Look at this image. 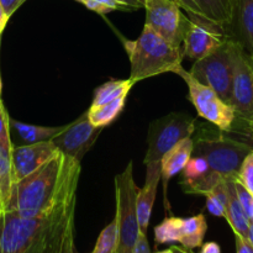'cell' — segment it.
<instances>
[{
	"label": "cell",
	"mask_w": 253,
	"mask_h": 253,
	"mask_svg": "<svg viewBox=\"0 0 253 253\" xmlns=\"http://www.w3.org/2000/svg\"><path fill=\"white\" fill-rule=\"evenodd\" d=\"M77 193L36 217L0 214V253H77L74 217Z\"/></svg>",
	"instance_id": "obj_1"
},
{
	"label": "cell",
	"mask_w": 253,
	"mask_h": 253,
	"mask_svg": "<svg viewBox=\"0 0 253 253\" xmlns=\"http://www.w3.org/2000/svg\"><path fill=\"white\" fill-rule=\"evenodd\" d=\"M81 162L58 152L27 177L12 184L5 211L22 217H36L78 190Z\"/></svg>",
	"instance_id": "obj_2"
},
{
	"label": "cell",
	"mask_w": 253,
	"mask_h": 253,
	"mask_svg": "<svg viewBox=\"0 0 253 253\" xmlns=\"http://www.w3.org/2000/svg\"><path fill=\"white\" fill-rule=\"evenodd\" d=\"M124 44L130 59V79L135 84L168 72L175 73L182 67L183 48L172 46L147 26L137 39Z\"/></svg>",
	"instance_id": "obj_3"
},
{
	"label": "cell",
	"mask_w": 253,
	"mask_h": 253,
	"mask_svg": "<svg viewBox=\"0 0 253 253\" xmlns=\"http://www.w3.org/2000/svg\"><path fill=\"white\" fill-rule=\"evenodd\" d=\"M253 150L247 143L217 135L194 141L193 156L207 161L210 172L220 179H235L245 157Z\"/></svg>",
	"instance_id": "obj_4"
},
{
	"label": "cell",
	"mask_w": 253,
	"mask_h": 253,
	"mask_svg": "<svg viewBox=\"0 0 253 253\" xmlns=\"http://www.w3.org/2000/svg\"><path fill=\"white\" fill-rule=\"evenodd\" d=\"M237 43L227 37L214 52L194 62L189 73L199 83L209 86L225 103L231 100L232 76Z\"/></svg>",
	"instance_id": "obj_5"
},
{
	"label": "cell",
	"mask_w": 253,
	"mask_h": 253,
	"mask_svg": "<svg viewBox=\"0 0 253 253\" xmlns=\"http://www.w3.org/2000/svg\"><path fill=\"white\" fill-rule=\"evenodd\" d=\"M138 187L133 180L132 162L115 175L116 220L119 229V244L115 253H131L136 244L140 227L136 211V197Z\"/></svg>",
	"instance_id": "obj_6"
},
{
	"label": "cell",
	"mask_w": 253,
	"mask_h": 253,
	"mask_svg": "<svg viewBox=\"0 0 253 253\" xmlns=\"http://www.w3.org/2000/svg\"><path fill=\"white\" fill-rule=\"evenodd\" d=\"M197 118L187 113H170L150 124L145 165L161 162L166 152L184 138L192 137Z\"/></svg>",
	"instance_id": "obj_7"
},
{
	"label": "cell",
	"mask_w": 253,
	"mask_h": 253,
	"mask_svg": "<svg viewBox=\"0 0 253 253\" xmlns=\"http://www.w3.org/2000/svg\"><path fill=\"white\" fill-rule=\"evenodd\" d=\"M175 74H178L189 88V100L197 109L198 115L221 131L231 130L234 121L236 120V114L232 106L225 103L209 86L199 83L183 66L175 71Z\"/></svg>",
	"instance_id": "obj_8"
},
{
	"label": "cell",
	"mask_w": 253,
	"mask_h": 253,
	"mask_svg": "<svg viewBox=\"0 0 253 253\" xmlns=\"http://www.w3.org/2000/svg\"><path fill=\"white\" fill-rule=\"evenodd\" d=\"M145 26L177 48H183V40L189 17L173 0H146Z\"/></svg>",
	"instance_id": "obj_9"
},
{
	"label": "cell",
	"mask_w": 253,
	"mask_h": 253,
	"mask_svg": "<svg viewBox=\"0 0 253 253\" xmlns=\"http://www.w3.org/2000/svg\"><path fill=\"white\" fill-rule=\"evenodd\" d=\"M230 106L253 131V57L237 44Z\"/></svg>",
	"instance_id": "obj_10"
},
{
	"label": "cell",
	"mask_w": 253,
	"mask_h": 253,
	"mask_svg": "<svg viewBox=\"0 0 253 253\" xmlns=\"http://www.w3.org/2000/svg\"><path fill=\"white\" fill-rule=\"evenodd\" d=\"M187 15L189 25L183 40L184 57L198 61L214 52L226 41L227 35L222 26L198 15Z\"/></svg>",
	"instance_id": "obj_11"
},
{
	"label": "cell",
	"mask_w": 253,
	"mask_h": 253,
	"mask_svg": "<svg viewBox=\"0 0 253 253\" xmlns=\"http://www.w3.org/2000/svg\"><path fill=\"white\" fill-rule=\"evenodd\" d=\"M101 131L103 128L94 126L89 121L86 113H84L76 121L64 126L51 141L59 152L81 162L83 156L98 140Z\"/></svg>",
	"instance_id": "obj_12"
},
{
	"label": "cell",
	"mask_w": 253,
	"mask_h": 253,
	"mask_svg": "<svg viewBox=\"0 0 253 253\" xmlns=\"http://www.w3.org/2000/svg\"><path fill=\"white\" fill-rule=\"evenodd\" d=\"M52 141L14 146L11 150V165L14 183L27 177L58 153Z\"/></svg>",
	"instance_id": "obj_13"
},
{
	"label": "cell",
	"mask_w": 253,
	"mask_h": 253,
	"mask_svg": "<svg viewBox=\"0 0 253 253\" xmlns=\"http://www.w3.org/2000/svg\"><path fill=\"white\" fill-rule=\"evenodd\" d=\"M226 35L253 57V0H232Z\"/></svg>",
	"instance_id": "obj_14"
},
{
	"label": "cell",
	"mask_w": 253,
	"mask_h": 253,
	"mask_svg": "<svg viewBox=\"0 0 253 253\" xmlns=\"http://www.w3.org/2000/svg\"><path fill=\"white\" fill-rule=\"evenodd\" d=\"M161 180V162H152L146 165V180L142 188H138L136 197V211L140 232L147 235L153 203L157 194L158 183Z\"/></svg>",
	"instance_id": "obj_15"
},
{
	"label": "cell",
	"mask_w": 253,
	"mask_h": 253,
	"mask_svg": "<svg viewBox=\"0 0 253 253\" xmlns=\"http://www.w3.org/2000/svg\"><path fill=\"white\" fill-rule=\"evenodd\" d=\"M232 0H184L183 10L226 29L231 17Z\"/></svg>",
	"instance_id": "obj_16"
},
{
	"label": "cell",
	"mask_w": 253,
	"mask_h": 253,
	"mask_svg": "<svg viewBox=\"0 0 253 253\" xmlns=\"http://www.w3.org/2000/svg\"><path fill=\"white\" fill-rule=\"evenodd\" d=\"M193 148H194V140L188 137L179 141L177 145L165 153L161 160V179L163 182L165 192L167 190L170 178L182 172L188 161L190 160L193 156Z\"/></svg>",
	"instance_id": "obj_17"
},
{
	"label": "cell",
	"mask_w": 253,
	"mask_h": 253,
	"mask_svg": "<svg viewBox=\"0 0 253 253\" xmlns=\"http://www.w3.org/2000/svg\"><path fill=\"white\" fill-rule=\"evenodd\" d=\"M227 182V204L225 219L227 220L234 234L247 239L249 234L250 219L247 217L246 212L242 209L239 199H237L236 190H235V179H226Z\"/></svg>",
	"instance_id": "obj_18"
},
{
	"label": "cell",
	"mask_w": 253,
	"mask_h": 253,
	"mask_svg": "<svg viewBox=\"0 0 253 253\" xmlns=\"http://www.w3.org/2000/svg\"><path fill=\"white\" fill-rule=\"evenodd\" d=\"M10 128L16 133L22 145H32V143L51 141L54 136L63 130L64 126H39L10 120Z\"/></svg>",
	"instance_id": "obj_19"
},
{
	"label": "cell",
	"mask_w": 253,
	"mask_h": 253,
	"mask_svg": "<svg viewBox=\"0 0 253 253\" xmlns=\"http://www.w3.org/2000/svg\"><path fill=\"white\" fill-rule=\"evenodd\" d=\"M208 225L207 219L203 214L183 219L182 229H180L179 242L184 249L193 250L203 245Z\"/></svg>",
	"instance_id": "obj_20"
},
{
	"label": "cell",
	"mask_w": 253,
	"mask_h": 253,
	"mask_svg": "<svg viewBox=\"0 0 253 253\" xmlns=\"http://www.w3.org/2000/svg\"><path fill=\"white\" fill-rule=\"evenodd\" d=\"M125 101L126 96H121L116 100L103 104V105H91L86 111L89 121L96 127L104 128L105 126H109L124 110Z\"/></svg>",
	"instance_id": "obj_21"
},
{
	"label": "cell",
	"mask_w": 253,
	"mask_h": 253,
	"mask_svg": "<svg viewBox=\"0 0 253 253\" xmlns=\"http://www.w3.org/2000/svg\"><path fill=\"white\" fill-rule=\"evenodd\" d=\"M133 85L135 83L130 78L110 79L95 89L91 105H103V104L116 100L121 96H127L128 91Z\"/></svg>",
	"instance_id": "obj_22"
},
{
	"label": "cell",
	"mask_w": 253,
	"mask_h": 253,
	"mask_svg": "<svg viewBox=\"0 0 253 253\" xmlns=\"http://www.w3.org/2000/svg\"><path fill=\"white\" fill-rule=\"evenodd\" d=\"M12 184H14V175H12L11 151L0 148V204L4 211L11 194Z\"/></svg>",
	"instance_id": "obj_23"
},
{
	"label": "cell",
	"mask_w": 253,
	"mask_h": 253,
	"mask_svg": "<svg viewBox=\"0 0 253 253\" xmlns=\"http://www.w3.org/2000/svg\"><path fill=\"white\" fill-rule=\"evenodd\" d=\"M182 217H167L158 226L155 227V240L158 245L179 242Z\"/></svg>",
	"instance_id": "obj_24"
},
{
	"label": "cell",
	"mask_w": 253,
	"mask_h": 253,
	"mask_svg": "<svg viewBox=\"0 0 253 253\" xmlns=\"http://www.w3.org/2000/svg\"><path fill=\"white\" fill-rule=\"evenodd\" d=\"M207 197V208L210 214L217 217H225L227 204V182L222 179L219 184L215 187L212 192L205 195Z\"/></svg>",
	"instance_id": "obj_25"
},
{
	"label": "cell",
	"mask_w": 253,
	"mask_h": 253,
	"mask_svg": "<svg viewBox=\"0 0 253 253\" xmlns=\"http://www.w3.org/2000/svg\"><path fill=\"white\" fill-rule=\"evenodd\" d=\"M119 244L118 220L114 217L113 221L101 231L98 241L91 253H115Z\"/></svg>",
	"instance_id": "obj_26"
},
{
	"label": "cell",
	"mask_w": 253,
	"mask_h": 253,
	"mask_svg": "<svg viewBox=\"0 0 253 253\" xmlns=\"http://www.w3.org/2000/svg\"><path fill=\"white\" fill-rule=\"evenodd\" d=\"M77 1L86 6V9L101 15L108 14L114 10H128V7L119 0H77Z\"/></svg>",
	"instance_id": "obj_27"
},
{
	"label": "cell",
	"mask_w": 253,
	"mask_h": 253,
	"mask_svg": "<svg viewBox=\"0 0 253 253\" xmlns=\"http://www.w3.org/2000/svg\"><path fill=\"white\" fill-rule=\"evenodd\" d=\"M235 179L253 195V150L245 157Z\"/></svg>",
	"instance_id": "obj_28"
},
{
	"label": "cell",
	"mask_w": 253,
	"mask_h": 253,
	"mask_svg": "<svg viewBox=\"0 0 253 253\" xmlns=\"http://www.w3.org/2000/svg\"><path fill=\"white\" fill-rule=\"evenodd\" d=\"M0 148L5 151L12 150L11 137H10V118L0 98Z\"/></svg>",
	"instance_id": "obj_29"
},
{
	"label": "cell",
	"mask_w": 253,
	"mask_h": 253,
	"mask_svg": "<svg viewBox=\"0 0 253 253\" xmlns=\"http://www.w3.org/2000/svg\"><path fill=\"white\" fill-rule=\"evenodd\" d=\"M235 190H236L237 199H239L242 209L246 212L247 217L251 220L253 216V195L236 179H235Z\"/></svg>",
	"instance_id": "obj_30"
},
{
	"label": "cell",
	"mask_w": 253,
	"mask_h": 253,
	"mask_svg": "<svg viewBox=\"0 0 253 253\" xmlns=\"http://www.w3.org/2000/svg\"><path fill=\"white\" fill-rule=\"evenodd\" d=\"M25 1H26V0H0V5H1L5 14L9 17H11L12 14H14Z\"/></svg>",
	"instance_id": "obj_31"
},
{
	"label": "cell",
	"mask_w": 253,
	"mask_h": 253,
	"mask_svg": "<svg viewBox=\"0 0 253 253\" xmlns=\"http://www.w3.org/2000/svg\"><path fill=\"white\" fill-rule=\"evenodd\" d=\"M131 253H151L150 252V245H148L147 235L140 232L138 234L137 240H136V244L133 246L132 252Z\"/></svg>",
	"instance_id": "obj_32"
},
{
	"label": "cell",
	"mask_w": 253,
	"mask_h": 253,
	"mask_svg": "<svg viewBox=\"0 0 253 253\" xmlns=\"http://www.w3.org/2000/svg\"><path fill=\"white\" fill-rule=\"evenodd\" d=\"M235 242H236V252L237 253H253V246L250 241L240 235L235 234Z\"/></svg>",
	"instance_id": "obj_33"
},
{
	"label": "cell",
	"mask_w": 253,
	"mask_h": 253,
	"mask_svg": "<svg viewBox=\"0 0 253 253\" xmlns=\"http://www.w3.org/2000/svg\"><path fill=\"white\" fill-rule=\"evenodd\" d=\"M200 253H221V249L216 242H208L203 245Z\"/></svg>",
	"instance_id": "obj_34"
},
{
	"label": "cell",
	"mask_w": 253,
	"mask_h": 253,
	"mask_svg": "<svg viewBox=\"0 0 253 253\" xmlns=\"http://www.w3.org/2000/svg\"><path fill=\"white\" fill-rule=\"evenodd\" d=\"M10 17L7 16L6 14H5V11L2 10L1 5H0V35L2 34V31H4L5 26H6L7 21H9Z\"/></svg>",
	"instance_id": "obj_35"
},
{
	"label": "cell",
	"mask_w": 253,
	"mask_h": 253,
	"mask_svg": "<svg viewBox=\"0 0 253 253\" xmlns=\"http://www.w3.org/2000/svg\"><path fill=\"white\" fill-rule=\"evenodd\" d=\"M123 4H125L128 7V10H137L140 7H142V5L137 1V0H119Z\"/></svg>",
	"instance_id": "obj_36"
},
{
	"label": "cell",
	"mask_w": 253,
	"mask_h": 253,
	"mask_svg": "<svg viewBox=\"0 0 253 253\" xmlns=\"http://www.w3.org/2000/svg\"><path fill=\"white\" fill-rule=\"evenodd\" d=\"M247 240L250 241V244L253 246V220H250L249 225V234H247Z\"/></svg>",
	"instance_id": "obj_37"
},
{
	"label": "cell",
	"mask_w": 253,
	"mask_h": 253,
	"mask_svg": "<svg viewBox=\"0 0 253 253\" xmlns=\"http://www.w3.org/2000/svg\"><path fill=\"white\" fill-rule=\"evenodd\" d=\"M173 253H189L185 251L184 249H180V247H172Z\"/></svg>",
	"instance_id": "obj_38"
},
{
	"label": "cell",
	"mask_w": 253,
	"mask_h": 253,
	"mask_svg": "<svg viewBox=\"0 0 253 253\" xmlns=\"http://www.w3.org/2000/svg\"><path fill=\"white\" fill-rule=\"evenodd\" d=\"M173 1L177 2L180 7H183V4H184V0H173Z\"/></svg>",
	"instance_id": "obj_39"
},
{
	"label": "cell",
	"mask_w": 253,
	"mask_h": 253,
	"mask_svg": "<svg viewBox=\"0 0 253 253\" xmlns=\"http://www.w3.org/2000/svg\"><path fill=\"white\" fill-rule=\"evenodd\" d=\"M157 253H173V251H172V249H169V250H167V251H162V252H157Z\"/></svg>",
	"instance_id": "obj_40"
},
{
	"label": "cell",
	"mask_w": 253,
	"mask_h": 253,
	"mask_svg": "<svg viewBox=\"0 0 253 253\" xmlns=\"http://www.w3.org/2000/svg\"><path fill=\"white\" fill-rule=\"evenodd\" d=\"M137 1L140 2V4L142 5V7H143V4H145V1H146V0H137Z\"/></svg>",
	"instance_id": "obj_41"
},
{
	"label": "cell",
	"mask_w": 253,
	"mask_h": 253,
	"mask_svg": "<svg viewBox=\"0 0 253 253\" xmlns=\"http://www.w3.org/2000/svg\"><path fill=\"white\" fill-rule=\"evenodd\" d=\"M4 211V209H2V207H1V204H0V214H1V212Z\"/></svg>",
	"instance_id": "obj_42"
},
{
	"label": "cell",
	"mask_w": 253,
	"mask_h": 253,
	"mask_svg": "<svg viewBox=\"0 0 253 253\" xmlns=\"http://www.w3.org/2000/svg\"><path fill=\"white\" fill-rule=\"evenodd\" d=\"M0 93H1V78H0Z\"/></svg>",
	"instance_id": "obj_43"
},
{
	"label": "cell",
	"mask_w": 253,
	"mask_h": 253,
	"mask_svg": "<svg viewBox=\"0 0 253 253\" xmlns=\"http://www.w3.org/2000/svg\"><path fill=\"white\" fill-rule=\"evenodd\" d=\"M251 220H253V216H252V219H251Z\"/></svg>",
	"instance_id": "obj_44"
},
{
	"label": "cell",
	"mask_w": 253,
	"mask_h": 253,
	"mask_svg": "<svg viewBox=\"0 0 253 253\" xmlns=\"http://www.w3.org/2000/svg\"><path fill=\"white\" fill-rule=\"evenodd\" d=\"M252 132H253V131H252Z\"/></svg>",
	"instance_id": "obj_45"
}]
</instances>
